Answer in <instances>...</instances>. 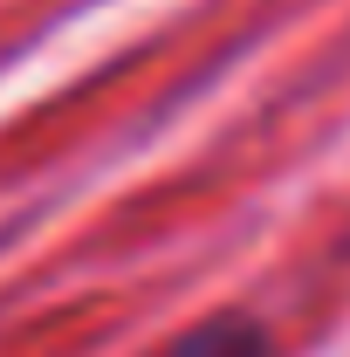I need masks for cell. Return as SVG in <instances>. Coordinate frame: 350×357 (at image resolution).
Masks as SVG:
<instances>
[{"label":"cell","mask_w":350,"mask_h":357,"mask_svg":"<svg viewBox=\"0 0 350 357\" xmlns=\"http://www.w3.org/2000/svg\"><path fill=\"white\" fill-rule=\"evenodd\" d=\"M144 357H268V330L254 316L227 310V316H206V323L165 337L158 351H144Z\"/></svg>","instance_id":"6da1fadb"}]
</instances>
